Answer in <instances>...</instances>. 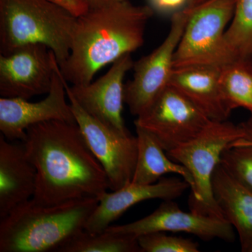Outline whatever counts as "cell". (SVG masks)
Wrapping results in <instances>:
<instances>
[{
    "label": "cell",
    "instance_id": "cell-24",
    "mask_svg": "<svg viewBox=\"0 0 252 252\" xmlns=\"http://www.w3.org/2000/svg\"><path fill=\"white\" fill-rule=\"evenodd\" d=\"M60 6L73 17L79 18L87 14L91 9L88 0H49Z\"/></svg>",
    "mask_w": 252,
    "mask_h": 252
},
{
    "label": "cell",
    "instance_id": "cell-29",
    "mask_svg": "<svg viewBox=\"0 0 252 252\" xmlns=\"http://www.w3.org/2000/svg\"><path fill=\"white\" fill-rule=\"evenodd\" d=\"M248 252H252V245L251 247H250V249H249Z\"/></svg>",
    "mask_w": 252,
    "mask_h": 252
},
{
    "label": "cell",
    "instance_id": "cell-11",
    "mask_svg": "<svg viewBox=\"0 0 252 252\" xmlns=\"http://www.w3.org/2000/svg\"><path fill=\"white\" fill-rule=\"evenodd\" d=\"M107 230L137 238L155 232L186 233L203 240L220 239L233 243L235 229L226 220L197 212L183 211L172 200H164L155 211L132 223L110 225Z\"/></svg>",
    "mask_w": 252,
    "mask_h": 252
},
{
    "label": "cell",
    "instance_id": "cell-18",
    "mask_svg": "<svg viewBox=\"0 0 252 252\" xmlns=\"http://www.w3.org/2000/svg\"><path fill=\"white\" fill-rule=\"evenodd\" d=\"M135 128L137 156L131 182L152 185L167 174H175L181 176L190 186V190H193V177L188 169L172 160L158 141L149 131L138 126H135Z\"/></svg>",
    "mask_w": 252,
    "mask_h": 252
},
{
    "label": "cell",
    "instance_id": "cell-22",
    "mask_svg": "<svg viewBox=\"0 0 252 252\" xmlns=\"http://www.w3.org/2000/svg\"><path fill=\"white\" fill-rule=\"evenodd\" d=\"M220 165L230 175L252 190V143L239 139L225 149Z\"/></svg>",
    "mask_w": 252,
    "mask_h": 252
},
{
    "label": "cell",
    "instance_id": "cell-10",
    "mask_svg": "<svg viewBox=\"0 0 252 252\" xmlns=\"http://www.w3.org/2000/svg\"><path fill=\"white\" fill-rule=\"evenodd\" d=\"M58 62L46 45L31 44L0 55V95L30 99L48 94Z\"/></svg>",
    "mask_w": 252,
    "mask_h": 252
},
{
    "label": "cell",
    "instance_id": "cell-14",
    "mask_svg": "<svg viewBox=\"0 0 252 252\" xmlns=\"http://www.w3.org/2000/svg\"><path fill=\"white\" fill-rule=\"evenodd\" d=\"M189 188L190 186L184 179L163 177L152 185L130 182L111 193L107 191L98 199V204L88 220L85 230L89 233L104 231L131 207L153 199L173 200L183 195Z\"/></svg>",
    "mask_w": 252,
    "mask_h": 252
},
{
    "label": "cell",
    "instance_id": "cell-5",
    "mask_svg": "<svg viewBox=\"0 0 252 252\" xmlns=\"http://www.w3.org/2000/svg\"><path fill=\"white\" fill-rule=\"evenodd\" d=\"M245 136L240 125L211 121L193 140L167 152L174 161L191 174L194 188L189 198L190 211L225 220L214 196L212 175L225 149Z\"/></svg>",
    "mask_w": 252,
    "mask_h": 252
},
{
    "label": "cell",
    "instance_id": "cell-13",
    "mask_svg": "<svg viewBox=\"0 0 252 252\" xmlns=\"http://www.w3.org/2000/svg\"><path fill=\"white\" fill-rule=\"evenodd\" d=\"M131 54L124 55L112 63L98 79L84 85H72L70 91L81 107L99 122L120 133L130 132L123 118L125 103L126 74L134 65Z\"/></svg>",
    "mask_w": 252,
    "mask_h": 252
},
{
    "label": "cell",
    "instance_id": "cell-19",
    "mask_svg": "<svg viewBox=\"0 0 252 252\" xmlns=\"http://www.w3.org/2000/svg\"><path fill=\"white\" fill-rule=\"evenodd\" d=\"M220 84L231 112L238 108L252 116V60H236L220 69Z\"/></svg>",
    "mask_w": 252,
    "mask_h": 252
},
{
    "label": "cell",
    "instance_id": "cell-8",
    "mask_svg": "<svg viewBox=\"0 0 252 252\" xmlns=\"http://www.w3.org/2000/svg\"><path fill=\"white\" fill-rule=\"evenodd\" d=\"M190 8L186 6L172 15L168 34L151 54L134 63L132 79L125 84V103L131 114L139 117L169 86L174 57L187 26Z\"/></svg>",
    "mask_w": 252,
    "mask_h": 252
},
{
    "label": "cell",
    "instance_id": "cell-1",
    "mask_svg": "<svg viewBox=\"0 0 252 252\" xmlns=\"http://www.w3.org/2000/svg\"><path fill=\"white\" fill-rule=\"evenodd\" d=\"M36 170L33 200L56 205L99 199L109 189L107 174L90 148L77 122L50 121L31 126L23 141Z\"/></svg>",
    "mask_w": 252,
    "mask_h": 252
},
{
    "label": "cell",
    "instance_id": "cell-2",
    "mask_svg": "<svg viewBox=\"0 0 252 252\" xmlns=\"http://www.w3.org/2000/svg\"><path fill=\"white\" fill-rule=\"evenodd\" d=\"M154 13L130 0L91 7L77 18L70 53L59 66L63 77L72 85L89 84L104 66L140 49Z\"/></svg>",
    "mask_w": 252,
    "mask_h": 252
},
{
    "label": "cell",
    "instance_id": "cell-20",
    "mask_svg": "<svg viewBox=\"0 0 252 252\" xmlns=\"http://www.w3.org/2000/svg\"><path fill=\"white\" fill-rule=\"evenodd\" d=\"M56 252H142L137 238L106 229L99 233L82 230Z\"/></svg>",
    "mask_w": 252,
    "mask_h": 252
},
{
    "label": "cell",
    "instance_id": "cell-27",
    "mask_svg": "<svg viewBox=\"0 0 252 252\" xmlns=\"http://www.w3.org/2000/svg\"><path fill=\"white\" fill-rule=\"evenodd\" d=\"M90 3L91 7L102 6V5L112 4L118 1H127V0H88Z\"/></svg>",
    "mask_w": 252,
    "mask_h": 252
},
{
    "label": "cell",
    "instance_id": "cell-15",
    "mask_svg": "<svg viewBox=\"0 0 252 252\" xmlns=\"http://www.w3.org/2000/svg\"><path fill=\"white\" fill-rule=\"evenodd\" d=\"M36 170L21 141L0 135V218L34 196Z\"/></svg>",
    "mask_w": 252,
    "mask_h": 252
},
{
    "label": "cell",
    "instance_id": "cell-28",
    "mask_svg": "<svg viewBox=\"0 0 252 252\" xmlns=\"http://www.w3.org/2000/svg\"><path fill=\"white\" fill-rule=\"evenodd\" d=\"M204 1H205V0H189L188 4H187V6H195V5L199 4Z\"/></svg>",
    "mask_w": 252,
    "mask_h": 252
},
{
    "label": "cell",
    "instance_id": "cell-6",
    "mask_svg": "<svg viewBox=\"0 0 252 252\" xmlns=\"http://www.w3.org/2000/svg\"><path fill=\"white\" fill-rule=\"evenodd\" d=\"M236 0H205L190 8V16L174 57V68L221 67L233 59L225 33L234 14Z\"/></svg>",
    "mask_w": 252,
    "mask_h": 252
},
{
    "label": "cell",
    "instance_id": "cell-16",
    "mask_svg": "<svg viewBox=\"0 0 252 252\" xmlns=\"http://www.w3.org/2000/svg\"><path fill=\"white\" fill-rule=\"evenodd\" d=\"M220 69L212 66L174 68L169 86L184 94L210 120L224 122L232 112L220 87Z\"/></svg>",
    "mask_w": 252,
    "mask_h": 252
},
{
    "label": "cell",
    "instance_id": "cell-12",
    "mask_svg": "<svg viewBox=\"0 0 252 252\" xmlns=\"http://www.w3.org/2000/svg\"><path fill=\"white\" fill-rule=\"evenodd\" d=\"M67 97L64 78L57 64L51 90L44 99L32 102L22 98H0L1 135L9 141L23 142L31 126L50 121L75 123Z\"/></svg>",
    "mask_w": 252,
    "mask_h": 252
},
{
    "label": "cell",
    "instance_id": "cell-4",
    "mask_svg": "<svg viewBox=\"0 0 252 252\" xmlns=\"http://www.w3.org/2000/svg\"><path fill=\"white\" fill-rule=\"evenodd\" d=\"M77 18L49 0H0V52L31 44L49 47L59 65L70 53Z\"/></svg>",
    "mask_w": 252,
    "mask_h": 252
},
{
    "label": "cell",
    "instance_id": "cell-26",
    "mask_svg": "<svg viewBox=\"0 0 252 252\" xmlns=\"http://www.w3.org/2000/svg\"><path fill=\"white\" fill-rule=\"evenodd\" d=\"M240 126L243 129L245 136L240 140L247 143H252V116L246 122L242 123Z\"/></svg>",
    "mask_w": 252,
    "mask_h": 252
},
{
    "label": "cell",
    "instance_id": "cell-23",
    "mask_svg": "<svg viewBox=\"0 0 252 252\" xmlns=\"http://www.w3.org/2000/svg\"><path fill=\"white\" fill-rule=\"evenodd\" d=\"M142 252H199L196 242L167 235L164 232H155L137 238Z\"/></svg>",
    "mask_w": 252,
    "mask_h": 252
},
{
    "label": "cell",
    "instance_id": "cell-3",
    "mask_svg": "<svg viewBox=\"0 0 252 252\" xmlns=\"http://www.w3.org/2000/svg\"><path fill=\"white\" fill-rule=\"evenodd\" d=\"M98 199L41 205L32 198L15 207L0 220V252H56L85 230Z\"/></svg>",
    "mask_w": 252,
    "mask_h": 252
},
{
    "label": "cell",
    "instance_id": "cell-17",
    "mask_svg": "<svg viewBox=\"0 0 252 252\" xmlns=\"http://www.w3.org/2000/svg\"><path fill=\"white\" fill-rule=\"evenodd\" d=\"M214 196L224 219L236 230L242 252L252 245V190L235 180L220 164L212 175Z\"/></svg>",
    "mask_w": 252,
    "mask_h": 252
},
{
    "label": "cell",
    "instance_id": "cell-25",
    "mask_svg": "<svg viewBox=\"0 0 252 252\" xmlns=\"http://www.w3.org/2000/svg\"><path fill=\"white\" fill-rule=\"evenodd\" d=\"M149 1L154 10L159 12H170L187 6L189 0H149Z\"/></svg>",
    "mask_w": 252,
    "mask_h": 252
},
{
    "label": "cell",
    "instance_id": "cell-21",
    "mask_svg": "<svg viewBox=\"0 0 252 252\" xmlns=\"http://www.w3.org/2000/svg\"><path fill=\"white\" fill-rule=\"evenodd\" d=\"M225 41L233 61L252 60V0H236Z\"/></svg>",
    "mask_w": 252,
    "mask_h": 252
},
{
    "label": "cell",
    "instance_id": "cell-9",
    "mask_svg": "<svg viewBox=\"0 0 252 252\" xmlns=\"http://www.w3.org/2000/svg\"><path fill=\"white\" fill-rule=\"evenodd\" d=\"M210 122L184 94L168 86L134 124L152 133L167 153L193 140Z\"/></svg>",
    "mask_w": 252,
    "mask_h": 252
},
{
    "label": "cell",
    "instance_id": "cell-7",
    "mask_svg": "<svg viewBox=\"0 0 252 252\" xmlns=\"http://www.w3.org/2000/svg\"><path fill=\"white\" fill-rule=\"evenodd\" d=\"M64 84L76 122L108 177L109 190H117L128 185L137 161V137L120 133L92 117L78 103L64 79Z\"/></svg>",
    "mask_w": 252,
    "mask_h": 252
}]
</instances>
